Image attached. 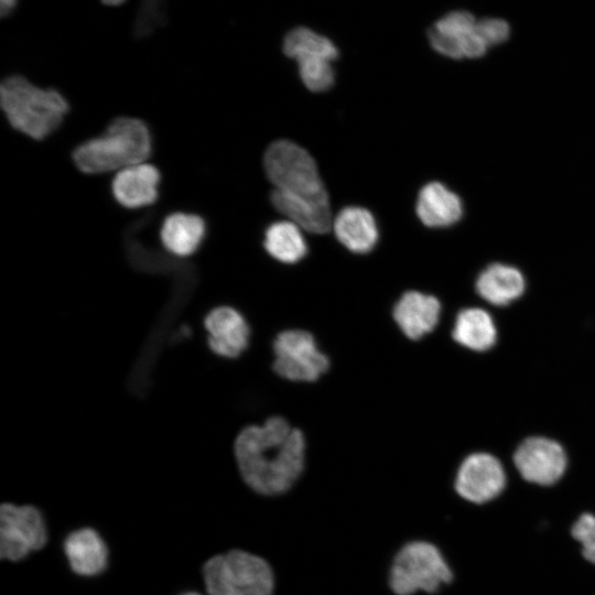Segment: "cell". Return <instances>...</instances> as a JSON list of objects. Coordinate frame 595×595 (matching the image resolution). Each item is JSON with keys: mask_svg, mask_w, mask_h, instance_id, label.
<instances>
[{"mask_svg": "<svg viewBox=\"0 0 595 595\" xmlns=\"http://www.w3.org/2000/svg\"><path fill=\"white\" fill-rule=\"evenodd\" d=\"M452 571L440 550L426 541L404 544L396 554L389 573V585L397 595L419 591L436 592L452 581Z\"/></svg>", "mask_w": 595, "mask_h": 595, "instance_id": "7", "label": "cell"}, {"mask_svg": "<svg viewBox=\"0 0 595 595\" xmlns=\"http://www.w3.org/2000/svg\"><path fill=\"white\" fill-rule=\"evenodd\" d=\"M452 336L457 344L468 349L484 351L494 346L497 331L488 312L468 307L456 315Z\"/></svg>", "mask_w": 595, "mask_h": 595, "instance_id": "21", "label": "cell"}, {"mask_svg": "<svg viewBox=\"0 0 595 595\" xmlns=\"http://www.w3.org/2000/svg\"><path fill=\"white\" fill-rule=\"evenodd\" d=\"M205 236L204 220L194 214L174 213L162 223L160 238L164 248L178 257L194 253Z\"/></svg>", "mask_w": 595, "mask_h": 595, "instance_id": "19", "label": "cell"}, {"mask_svg": "<svg viewBox=\"0 0 595 595\" xmlns=\"http://www.w3.org/2000/svg\"><path fill=\"white\" fill-rule=\"evenodd\" d=\"M510 35L509 24L499 18L477 19L468 11H452L429 30L428 39L439 54L453 58H479Z\"/></svg>", "mask_w": 595, "mask_h": 595, "instance_id": "4", "label": "cell"}, {"mask_svg": "<svg viewBox=\"0 0 595 595\" xmlns=\"http://www.w3.org/2000/svg\"><path fill=\"white\" fill-rule=\"evenodd\" d=\"M475 288L478 295L486 302L494 305H507L523 294L526 280L518 268L495 262L479 273Z\"/></svg>", "mask_w": 595, "mask_h": 595, "instance_id": "18", "label": "cell"}, {"mask_svg": "<svg viewBox=\"0 0 595 595\" xmlns=\"http://www.w3.org/2000/svg\"><path fill=\"white\" fill-rule=\"evenodd\" d=\"M295 61L300 77L307 89L320 93L333 86L335 74L332 63L334 61L320 55L302 56Z\"/></svg>", "mask_w": 595, "mask_h": 595, "instance_id": "24", "label": "cell"}, {"mask_svg": "<svg viewBox=\"0 0 595 595\" xmlns=\"http://www.w3.org/2000/svg\"><path fill=\"white\" fill-rule=\"evenodd\" d=\"M0 100L11 127L35 140L53 133L68 112V104L57 90L40 88L20 75L1 83Z\"/></svg>", "mask_w": 595, "mask_h": 595, "instance_id": "3", "label": "cell"}, {"mask_svg": "<svg viewBox=\"0 0 595 595\" xmlns=\"http://www.w3.org/2000/svg\"><path fill=\"white\" fill-rule=\"evenodd\" d=\"M273 370L295 382H313L329 369L327 355L320 350L315 337L305 329L280 332L273 340Z\"/></svg>", "mask_w": 595, "mask_h": 595, "instance_id": "8", "label": "cell"}, {"mask_svg": "<svg viewBox=\"0 0 595 595\" xmlns=\"http://www.w3.org/2000/svg\"><path fill=\"white\" fill-rule=\"evenodd\" d=\"M182 595H202V594L196 593V592H187V593H184Z\"/></svg>", "mask_w": 595, "mask_h": 595, "instance_id": "28", "label": "cell"}, {"mask_svg": "<svg viewBox=\"0 0 595 595\" xmlns=\"http://www.w3.org/2000/svg\"><path fill=\"white\" fill-rule=\"evenodd\" d=\"M238 469L245 483L267 496L289 490L305 466L304 433L280 416L242 429L234 443Z\"/></svg>", "mask_w": 595, "mask_h": 595, "instance_id": "1", "label": "cell"}, {"mask_svg": "<svg viewBox=\"0 0 595 595\" xmlns=\"http://www.w3.org/2000/svg\"><path fill=\"white\" fill-rule=\"evenodd\" d=\"M506 484L501 463L487 453L468 455L459 465L454 487L464 499L483 504L497 497Z\"/></svg>", "mask_w": 595, "mask_h": 595, "instance_id": "10", "label": "cell"}, {"mask_svg": "<svg viewBox=\"0 0 595 595\" xmlns=\"http://www.w3.org/2000/svg\"><path fill=\"white\" fill-rule=\"evenodd\" d=\"M159 170L147 162L118 171L111 183L116 201L127 208L151 205L158 198Z\"/></svg>", "mask_w": 595, "mask_h": 595, "instance_id": "14", "label": "cell"}, {"mask_svg": "<svg viewBox=\"0 0 595 595\" xmlns=\"http://www.w3.org/2000/svg\"><path fill=\"white\" fill-rule=\"evenodd\" d=\"M270 198L279 213L305 231L325 234L332 227L329 205L295 198L277 190L272 191Z\"/></svg>", "mask_w": 595, "mask_h": 595, "instance_id": "20", "label": "cell"}, {"mask_svg": "<svg viewBox=\"0 0 595 595\" xmlns=\"http://www.w3.org/2000/svg\"><path fill=\"white\" fill-rule=\"evenodd\" d=\"M302 230L290 220L272 223L264 234V249L273 259L282 263H296L307 253V245Z\"/></svg>", "mask_w": 595, "mask_h": 595, "instance_id": "22", "label": "cell"}, {"mask_svg": "<svg viewBox=\"0 0 595 595\" xmlns=\"http://www.w3.org/2000/svg\"><path fill=\"white\" fill-rule=\"evenodd\" d=\"M263 165L274 190L295 198L329 205L316 163L302 147L289 140L269 145Z\"/></svg>", "mask_w": 595, "mask_h": 595, "instance_id": "5", "label": "cell"}, {"mask_svg": "<svg viewBox=\"0 0 595 595\" xmlns=\"http://www.w3.org/2000/svg\"><path fill=\"white\" fill-rule=\"evenodd\" d=\"M46 526L41 511L29 505L3 504L0 508V556L20 561L44 547Z\"/></svg>", "mask_w": 595, "mask_h": 595, "instance_id": "9", "label": "cell"}, {"mask_svg": "<svg viewBox=\"0 0 595 595\" xmlns=\"http://www.w3.org/2000/svg\"><path fill=\"white\" fill-rule=\"evenodd\" d=\"M335 237L349 251L370 252L378 242L379 231L372 214L360 206L343 208L332 223Z\"/></svg>", "mask_w": 595, "mask_h": 595, "instance_id": "17", "label": "cell"}, {"mask_svg": "<svg viewBox=\"0 0 595 595\" xmlns=\"http://www.w3.org/2000/svg\"><path fill=\"white\" fill-rule=\"evenodd\" d=\"M208 346L218 356L238 357L248 346L250 329L244 315L231 306L213 309L205 317Z\"/></svg>", "mask_w": 595, "mask_h": 595, "instance_id": "12", "label": "cell"}, {"mask_svg": "<svg viewBox=\"0 0 595 595\" xmlns=\"http://www.w3.org/2000/svg\"><path fill=\"white\" fill-rule=\"evenodd\" d=\"M283 52L293 60L306 55H321L332 61L338 57V50L329 39L304 26L295 28L285 35Z\"/></svg>", "mask_w": 595, "mask_h": 595, "instance_id": "23", "label": "cell"}, {"mask_svg": "<svg viewBox=\"0 0 595 595\" xmlns=\"http://www.w3.org/2000/svg\"><path fill=\"white\" fill-rule=\"evenodd\" d=\"M64 553L71 569L82 576H95L107 566L108 550L100 534L91 528L72 531L64 540Z\"/></svg>", "mask_w": 595, "mask_h": 595, "instance_id": "16", "label": "cell"}, {"mask_svg": "<svg viewBox=\"0 0 595 595\" xmlns=\"http://www.w3.org/2000/svg\"><path fill=\"white\" fill-rule=\"evenodd\" d=\"M203 576L208 595H273L270 564L247 551L231 550L210 558Z\"/></svg>", "mask_w": 595, "mask_h": 595, "instance_id": "6", "label": "cell"}, {"mask_svg": "<svg viewBox=\"0 0 595 595\" xmlns=\"http://www.w3.org/2000/svg\"><path fill=\"white\" fill-rule=\"evenodd\" d=\"M101 3L109 6V7H118L120 4H123L127 0H100Z\"/></svg>", "mask_w": 595, "mask_h": 595, "instance_id": "27", "label": "cell"}, {"mask_svg": "<svg viewBox=\"0 0 595 595\" xmlns=\"http://www.w3.org/2000/svg\"><path fill=\"white\" fill-rule=\"evenodd\" d=\"M513 462L527 482L543 486L558 482L566 468L563 447L541 436L524 440L516 450Z\"/></svg>", "mask_w": 595, "mask_h": 595, "instance_id": "11", "label": "cell"}, {"mask_svg": "<svg viewBox=\"0 0 595 595\" xmlns=\"http://www.w3.org/2000/svg\"><path fill=\"white\" fill-rule=\"evenodd\" d=\"M572 536L581 543L584 558L595 563V516L583 513L574 522Z\"/></svg>", "mask_w": 595, "mask_h": 595, "instance_id": "25", "label": "cell"}, {"mask_svg": "<svg viewBox=\"0 0 595 595\" xmlns=\"http://www.w3.org/2000/svg\"><path fill=\"white\" fill-rule=\"evenodd\" d=\"M19 0H0L1 17L10 15L17 8Z\"/></svg>", "mask_w": 595, "mask_h": 595, "instance_id": "26", "label": "cell"}, {"mask_svg": "<svg viewBox=\"0 0 595 595\" xmlns=\"http://www.w3.org/2000/svg\"><path fill=\"white\" fill-rule=\"evenodd\" d=\"M151 153V136L147 125L137 118L115 119L99 136L79 144L73 161L87 174L118 172L145 162Z\"/></svg>", "mask_w": 595, "mask_h": 595, "instance_id": "2", "label": "cell"}, {"mask_svg": "<svg viewBox=\"0 0 595 595\" xmlns=\"http://www.w3.org/2000/svg\"><path fill=\"white\" fill-rule=\"evenodd\" d=\"M391 314L400 332L407 338L418 340L437 325L441 302L432 294L410 290L398 299Z\"/></svg>", "mask_w": 595, "mask_h": 595, "instance_id": "13", "label": "cell"}, {"mask_svg": "<svg viewBox=\"0 0 595 595\" xmlns=\"http://www.w3.org/2000/svg\"><path fill=\"white\" fill-rule=\"evenodd\" d=\"M415 210L423 225L446 228L457 224L464 214L462 198L441 182H430L419 192Z\"/></svg>", "mask_w": 595, "mask_h": 595, "instance_id": "15", "label": "cell"}]
</instances>
